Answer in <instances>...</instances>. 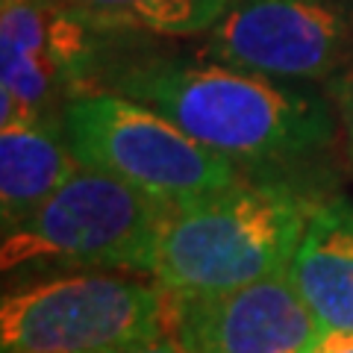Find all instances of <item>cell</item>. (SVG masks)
Returning a JSON list of instances; mask_svg holds the SVG:
<instances>
[{
  "label": "cell",
  "mask_w": 353,
  "mask_h": 353,
  "mask_svg": "<svg viewBox=\"0 0 353 353\" xmlns=\"http://www.w3.org/2000/svg\"><path fill=\"white\" fill-rule=\"evenodd\" d=\"M109 353H192V350L171 333V336H159V339H150V341H139V345H130V347L109 350Z\"/></svg>",
  "instance_id": "14"
},
{
  "label": "cell",
  "mask_w": 353,
  "mask_h": 353,
  "mask_svg": "<svg viewBox=\"0 0 353 353\" xmlns=\"http://www.w3.org/2000/svg\"><path fill=\"white\" fill-rule=\"evenodd\" d=\"M80 168L59 124L0 127V224L3 233L36 212Z\"/></svg>",
  "instance_id": "10"
},
{
  "label": "cell",
  "mask_w": 353,
  "mask_h": 353,
  "mask_svg": "<svg viewBox=\"0 0 353 353\" xmlns=\"http://www.w3.org/2000/svg\"><path fill=\"white\" fill-rule=\"evenodd\" d=\"M103 88L157 109L236 162H297L330 145L333 109L294 80L212 57H139L109 65Z\"/></svg>",
  "instance_id": "1"
},
{
  "label": "cell",
  "mask_w": 353,
  "mask_h": 353,
  "mask_svg": "<svg viewBox=\"0 0 353 353\" xmlns=\"http://www.w3.org/2000/svg\"><path fill=\"white\" fill-rule=\"evenodd\" d=\"M306 353H353V330H327L318 327Z\"/></svg>",
  "instance_id": "12"
},
{
  "label": "cell",
  "mask_w": 353,
  "mask_h": 353,
  "mask_svg": "<svg viewBox=\"0 0 353 353\" xmlns=\"http://www.w3.org/2000/svg\"><path fill=\"white\" fill-rule=\"evenodd\" d=\"M106 32L197 36L209 32L230 0H62Z\"/></svg>",
  "instance_id": "11"
},
{
  "label": "cell",
  "mask_w": 353,
  "mask_h": 353,
  "mask_svg": "<svg viewBox=\"0 0 353 353\" xmlns=\"http://www.w3.org/2000/svg\"><path fill=\"white\" fill-rule=\"evenodd\" d=\"M62 0L0 3V121L59 124L71 101L106 74V39Z\"/></svg>",
  "instance_id": "6"
},
{
  "label": "cell",
  "mask_w": 353,
  "mask_h": 353,
  "mask_svg": "<svg viewBox=\"0 0 353 353\" xmlns=\"http://www.w3.org/2000/svg\"><path fill=\"white\" fill-rule=\"evenodd\" d=\"M62 130L80 165L112 174L168 209L203 201L241 180L236 159L112 88H94L71 101Z\"/></svg>",
  "instance_id": "4"
},
{
  "label": "cell",
  "mask_w": 353,
  "mask_h": 353,
  "mask_svg": "<svg viewBox=\"0 0 353 353\" xmlns=\"http://www.w3.org/2000/svg\"><path fill=\"white\" fill-rule=\"evenodd\" d=\"M315 333L289 268L233 292L176 297L174 336L192 353H306Z\"/></svg>",
  "instance_id": "8"
},
{
  "label": "cell",
  "mask_w": 353,
  "mask_h": 353,
  "mask_svg": "<svg viewBox=\"0 0 353 353\" xmlns=\"http://www.w3.org/2000/svg\"><path fill=\"white\" fill-rule=\"evenodd\" d=\"M318 327L353 330V197L321 201L289 262Z\"/></svg>",
  "instance_id": "9"
},
{
  "label": "cell",
  "mask_w": 353,
  "mask_h": 353,
  "mask_svg": "<svg viewBox=\"0 0 353 353\" xmlns=\"http://www.w3.org/2000/svg\"><path fill=\"white\" fill-rule=\"evenodd\" d=\"M333 97H336V106H339V115H341V127H345L350 150H353V71L339 77L333 83Z\"/></svg>",
  "instance_id": "13"
},
{
  "label": "cell",
  "mask_w": 353,
  "mask_h": 353,
  "mask_svg": "<svg viewBox=\"0 0 353 353\" xmlns=\"http://www.w3.org/2000/svg\"><path fill=\"white\" fill-rule=\"evenodd\" d=\"M176 294L124 274H65L9 292L0 353H109L171 336Z\"/></svg>",
  "instance_id": "5"
},
{
  "label": "cell",
  "mask_w": 353,
  "mask_h": 353,
  "mask_svg": "<svg viewBox=\"0 0 353 353\" xmlns=\"http://www.w3.org/2000/svg\"><path fill=\"white\" fill-rule=\"evenodd\" d=\"M171 209L118 176L80 165L24 224L3 233V271L27 265L112 268L153 277Z\"/></svg>",
  "instance_id": "3"
},
{
  "label": "cell",
  "mask_w": 353,
  "mask_h": 353,
  "mask_svg": "<svg viewBox=\"0 0 353 353\" xmlns=\"http://www.w3.org/2000/svg\"><path fill=\"white\" fill-rule=\"evenodd\" d=\"M203 53L277 80H327L353 59V0H230Z\"/></svg>",
  "instance_id": "7"
},
{
  "label": "cell",
  "mask_w": 353,
  "mask_h": 353,
  "mask_svg": "<svg viewBox=\"0 0 353 353\" xmlns=\"http://www.w3.org/2000/svg\"><path fill=\"white\" fill-rule=\"evenodd\" d=\"M321 201L285 176H241L224 192L171 209L153 280L176 297L218 294L289 268Z\"/></svg>",
  "instance_id": "2"
}]
</instances>
